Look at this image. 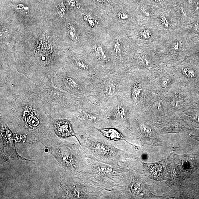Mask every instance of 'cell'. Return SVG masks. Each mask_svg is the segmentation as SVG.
Returning <instances> with one entry per match:
<instances>
[{
    "label": "cell",
    "instance_id": "obj_1",
    "mask_svg": "<svg viewBox=\"0 0 199 199\" xmlns=\"http://www.w3.org/2000/svg\"><path fill=\"white\" fill-rule=\"evenodd\" d=\"M34 90L0 97L1 115L16 128L31 135H43L52 130V118L38 101Z\"/></svg>",
    "mask_w": 199,
    "mask_h": 199
},
{
    "label": "cell",
    "instance_id": "obj_2",
    "mask_svg": "<svg viewBox=\"0 0 199 199\" xmlns=\"http://www.w3.org/2000/svg\"><path fill=\"white\" fill-rule=\"evenodd\" d=\"M79 140L86 156L96 161L117 165L131 157L94 128L83 132Z\"/></svg>",
    "mask_w": 199,
    "mask_h": 199
},
{
    "label": "cell",
    "instance_id": "obj_3",
    "mask_svg": "<svg viewBox=\"0 0 199 199\" xmlns=\"http://www.w3.org/2000/svg\"><path fill=\"white\" fill-rule=\"evenodd\" d=\"M34 93L47 113L53 117H68L77 108L81 98L51 86L36 87Z\"/></svg>",
    "mask_w": 199,
    "mask_h": 199
},
{
    "label": "cell",
    "instance_id": "obj_4",
    "mask_svg": "<svg viewBox=\"0 0 199 199\" xmlns=\"http://www.w3.org/2000/svg\"><path fill=\"white\" fill-rule=\"evenodd\" d=\"M62 197L107 199L108 191L96 185L82 172H66L61 181Z\"/></svg>",
    "mask_w": 199,
    "mask_h": 199
},
{
    "label": "cell",
    "instance_id": "obj_5",
    "mask_svg": "<svg viewBox=\"0 0 199 199\" xmlns=\"http://www.w3.org/2000/svg\"><path fill=\"white\" fill-rule=\"evenodd\" d=\"M125 171L124 161L120 165H112L86 157L81 172L96 185L104 190H115L123 177Z\"/></svg>",
    "mask_w": 199,
    "mask_h": 199
},
{
    "label": "cell",
    "instance_id": "obj_6",
    "mask_svg": "<svg viewBox=\"0 0 199 199\" xmlns=\"http://www.w3.org/2000/svg\"><path fill=\"white\" fill-rule=\"evenodd\" d=\"M0 79V97L26 94L37 87L27 76L14 69L1 71Z\"/></svg>",
    "mask_w": 199,
    "mask_h": 199
},
{
    "label": "cell",
    "instance_id": "obj_7",
    "mask_svg": "<svg viewBox=\"0 0 199 199\" xmlns=\"http://www.w3.org/2000/svg\"><path fill=\"white\" fill-rule=\"evenodd\" d=\"M71 119L82 133L93 128L100 129L111 126L103 111L90 109L87 106L85 98L81 99L77 108L72 113Z\"/></svg>",
    "mask_w": 199,
    "mask_h": 199
},
{
    "label": "cell",
    "instance_id": "obj_8",
    "mask_svg": "<svg viewBox=\"0 0 199 199\" xmlns=\"http://www.w3.org/2000/svg\"><path fill=\"white\" fill-rule=\"evenodd\" d=\"M50 150L66 172L82 170L86 156L80 144H64Z\"/></svg>",
    "mask_w": 199,
    "mask_h": 199
},
{
    "label": "cell",
    "instance_id": "obj_9",
    "mask_svg": "<svg viewBox=\"0 0 199 199\" xmlns=\"http://www.w3.org/2000/svg\"><path fill=\"white\" fill-rule=\"evenodd\" d=\"M52 86L80 98H85L90 93L88 80L59 69L54 76Z\"/></svg>",
    "mask_w": 199,
    "mask_h": 199
},
{
    "label": "cell",
    "instance_id": "obj_10",
    "mask_svg": "<svg viewBox=\"0 0 199 199\" xmlns=\"http://www.w3.org/2000/svg\"><path fill=\"white\" fill-rule=\"evenodd\" d=\"M104 138L113 142L124 141L130 145L135 150H139V147L135 145L131 144L128 140V138L123 132L117 128L110 126L106 128L96 129Z\"/></svg>",
    "mask_w": 199,
    "mask_h": 199
},
{
    "label": "cell",
    "instance_id": "obj_11",
    "mask_svg": "<svg viewBox=\"0 0 199 199\" xmlns=\"http://www.w3.org/2000/svg\"><path fill=\"white\" fill-rule=\"evenodd\" d=\"M54 131L59 137L66 138L74 136L80 143L70 121L65 119H57L54 122Z\"/></svg>",
    "mask_w": 199,
    "mask_h": 199
},
{
    "label": "cell",
    "instance_id": "obj_12",
    "mask_svg": "<svg viewBox=\"0 0 199 199\" xmlns=\"http://www.w3.org/2000/svg\"><path fill=\"white\" fill-rule=\"evenodd\" d=\"M103 82L99 93L102 94L104 98H111V97L115 96L119 89L117 83L110 80H104Z\"/></svg>",
    "mask_w": 199,
    "mask_h": 199
},
{
    "label": "cell",
    "instance_id": "obj_13",
    "mask_svg": "<svg viewBox=\"0 0 199 199\" xmlns=\"http://www.w3.org/2000/svg\"><path fill=\"white\" fill-rule=\"evenodd\" d=\"M142 89L141 83L140 82H137L134 83L132 89L131 97L132 99L134 102L138 101L142 93Z\"/></svg>",
    "mask_w": 199,
    "mask_h": 199
},
{
    "label": "cell",
    "instance_id": "obj_14",
    "mask_svg": "<svg viewBox=\"0 0 199 199\" xmlns=\"http://www.w3.org/2000/svg\"><path fill=\"white\" fill-rule=\"evenodd\" d=\"M94 51L96 55L99 59L103 61L106 60L107 56L102 47L101 46L96 47Z\"/></svg>",
    "mask_w": 199,
    "mask_h": 199
},
{
    "label": "cell",
    "instance_id": "obj_15",
    "mask_svg": "<svg viewBox=\"0 0 199 199\" xmlns=\"http://www.w3.org/2000/svg\"><path fill=\"white\" fill-rule=\"evenodd\" d=\"M75 64L80 70L83 71L87 72L89 71L88 65L85 62L81 60L77 59L75 60Z\"/></svg>",
    "mask_w": 199,
    "mask_h": 199
},
{
    "label": "cell",
    "instance_id": "obj_16",
    "mask_svg": "<svg viewBox=\"0 0 199 199\" xmlns=\"http://www.w3.org/2000/svg\"><path fill=\"white\" fill-rule=\"evenodd\" d=\"M114 50L117 58H120L121 55V44L119 42L116 41L114 45Z\"/></svg>",
    "mask_w": 199,
    "mask_h": 199
},
{
    "label": "cell",
    "instance_id": "obj_17",
    "mask_svg": "<svg viewBox=\"0 0 199 199\" xmlns=\"http://www.w3.org/2000/svg\"><path fill=\"white\" fill-rule=\"evenodd\" d=\"M57 8L59 14L61 16H64L65 14L66 8H65V6L64 5L63 2L59 3L58 4Z\"/></svg>",
    "mask_w": 199,
    "mask_h": 199
},
{
    "label": "cell",
    "instance_id": "obj_18",
    "mask_svg": "<svg viewBox=\"0 0 199 199\" xmlns=\"http://www.w3.org/2000/svg\"><path fill=\"white\" fill-rule=\"evenodd\" d=\"M69 34L72 40H76L77 39V36L76 35L75 30L71 24L69 25Z\"/></svg>",
    "mask_w": 199,
    "mask_h": 199
},
{
    "label": "cell",
    "instance_id": "obj_19",
    "mask_svg": "<svg viewBox=\"0 0 199 199\" xmlns=\"http://www.w3.org/2000/svg\"><path fill=\"white\" fill-rule=\"evenodd\" d=\"M140 36L142 38L148 39L151 37V33L148 30H144L140 33Z\"/></svg>",
    "mask_w": 199,
    "mask_h": 199
},
{
    "label": "cell",
    "instance_id": "obj_20",
    "mask_svg": "<svg viewBox=\"0 0 199 199\" xmlns=\"http://www.w3.org/2000/svg\"><path fill=\"white\" fill-rule=\"evenodd\" d=\"M117 16L119 19H122V20H125L128 17V16L127 14L124 13H121V12L118 13Z\"/></svg>",
    "mask_w": 199,
    "mask_h": 199
},
{
    "label": "cell",
    "instance_id": "obj_21",
    "mask_svg": "<svg viewBox=\"0 0 199 199\" xmlns=\"http://www.w3.org/2000/svg\"><path fill=\"white\" fill-rule=\"evenodd\" d=\"M160 18H161V21L165 25V27H169V23H168V20H167L165 17L163 15H162L160 16Z\"/></svg>",
    "mask_w": 199,
    "mask_h": 199
},
{
    "label": "cell",
    "instance_id": "obj_22",
    "mask_svg": "<svg viewBox=\"0 0 199 199\" xmlns=\"http://www.w3.org/2000/svg\"><path fill=\"white\" fill-rule=\"evenodd\" d=\"M84 19H87V20H88V23L89 24L90 26H91V27H93L95 26V22H94V20H92V19H89V18L88 17L85 15H84Z\"/></svg>",
    "mask_w": 199,
    "mask_h": 199
},
{
    "label": "cell",
    "instance_id": "obj_23",
    "mask_svg": "<svg viewBox=\"0 0 199 199\" xmlns=\"http://www.w3.org/2000/svg\"><path fill=\"white\" fill-rule=\"evenodd\" d=\"M69 3L71 6H74L75 5V2L74 0H69Z\"/></svg>",
    "mask_w": 199,
    "mask_h": 199
},
{
    "label": "cell",
    "instance_id": "obj_24",
    "mask_svg": "<svg viewBox=\"0 0 199 199\" xmlns=\"http://www.w3.org/2000/svg\"><path fill=\"white\" fill-rule=\"evenodd\" d=\"M196 10H197L199 9V0H198L197 4H196Z\"/></svg>",
    "mask_w": 199,
    "mask_h": 199
},
{
    "label": "cell",
    "instance_id": "obj_25",
    "mask_svg": "<svg viewBox=\"0 0 199 199\" xmlns=\"http://www.w3.org/2000/svg\"><path fill=\"white\" fill-rule=\"evenodd\" d=\"M178 45H179V43H177V44L176 46H175V48H175V50H176L178 48V47H179L178 46Z\"/></svg>",
    "mask_w": 199,
    "mask_h": 199
},
{
    "label": "cell",
    "instance_id": "obj_26",
    "mask_svg": "<svg viewBox=\"0 0 199 199\" xmlns=\"http://www.w3.org/2000/svg\"><path fill=\"white\" fill-rule=\"evenodd\" d=\"M97 1L100 2H104L106 1V0H97Z\"/></svg>",
    "mask_w": 199,
    "mask_h": 199
},
{
    "label": "cell",
    "instance_id": "obj_27",
    "mask_svg": "<svg viewBox=\"0 0 199 199\" xmlns=\"http://www.w3.org/2000/svg\"><path fill=\"white\" fill-rule=\"evenodd\" d=\"M189 2L190 3H192L193 2V0H188Z\"/></svg>",
    "mask_w": 199,
    "mask_h": 199
},
{
    "label": "cell",
    "instance_id": "obj_28",
    "mask_svg": "<svg viewBox=\"0 0 199 199\" xmlns=\"http://www.w3.org/2000/svg\"><path fill=\"white\" fill-rule=\"evenodd\" d=\"M156 1V2H160V0H154Z\"/></svg>",
    "mask_w": 199,
    "mask_h": 199
},
{
    "label": "cell",
    "instance_id": "obj_29",
    "mask_svg": "<svg viewBox=\"0 0 199 199\" xmlns=\"http://www.w3.org/2000/svg\"><path fill=\"white\" fill-rule=\"evenodd\" d=\"M198 141H199V140H198Z\"/></svg>",
    "mask_w": 199,
    "mask_h": 199
}]
</instances>
